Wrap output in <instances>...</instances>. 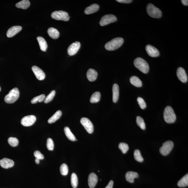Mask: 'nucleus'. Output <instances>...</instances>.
I'll use <instances>...</instances> for the list:
<instances>
[{
	"label": "nucleus",
	"mask_w": 188,
	"mask_h": 188,
	"mask_svg": "<svg viewBox=\"0 0 188 188\" xmlns=\"http://www.w3.org/2000/svg\"><path fill=\"white\" fill-rule=\"evenodd\" d=\"M124 42V40L122 38H115L107 42L105 47L107 50L113 51L121 47Z\"/></svg>",
	"instance_id": "1"
},
{
	"label": "nucleus",
	"mask_w": 188,
	"mask_h": 188,
	"mask_svg": "<svg viewBox=\"0 0 188 188\" xmlns=\"http://www.w3.org/2000/svg\"><path fill=\"white\" fill-rule=\"evenodd\" d=\"M164 119L166 122L168 124H172L175 122L176 117L173 108L167 106L164 111Z\"/></svg>",
	"instance_id": "2"
},
{
	"label": "nucleus",
	"mask_w": 188,
	"mask_h": 188,
	"mask_svg": "<svg viewBox=\"0 0 188 188\" xmlns=\"http://www.w3.org/2000/svg\"><path fill=\"white\" fill-rule=\"evenodd\" d=\"M134 64L136 68L143 73H148L149 71V66L148 63L141 58L138 57L135 59Z\"/></svg>",
	"instance_id": "3"
},
{
	"label": "nucleus",
	"mask_w": 188,
	"mask_h": 188,
	"mask_svg": "<svg viewBox=\"0 0 188 188\" xmlns=\"http://www.w3.org/2000/svg\"><path fill=\"white\" fill-rule=\"evenodd\" d=\"M19 91L18 89L15 88L12 89L5 97V102L8 104H12L18 99L19 97Z\"/></svg>",
	"instance_id": "4"
},
{
	"label": "nucleus",
	"mask_w": 188,
	"mask_h": 188,
	"mask_svg": "<svg viewBox=\"0 0 188 188\" xmlns=\"http://www.w3.org/2000/svg\"><path fill=\"white\" fill-rule=\"evenodd\" d=\"M148 14L152 18H160L162 16V13L160 9L152 4H149L147 6Z\"/></svg>",
	"instance_id": "5"
},
{
	"label": "nucleus",
	"mask_w": 188,
	"mask_h": 188,
	"mask_svg": "<svg viewBox=\"0 0 188 188\" xmlns=\"http://www.w3.org/2000/svg\"><path fill=\"white\" fill-rule=\"evenodd\" d=\"M51 16L53 19L56 20L67 21L69 19L68 14L66 12L62 11H54L52 12Z\"/></svg>",
	"instance_id": "6"
},
{
	"label": "nucleus",
	"mask_w": 188,
	"mask_h": 188,
	"mask_svg": "<svg viewBox=\"0 0 188 188\" xmlns=\"http://www.w3.org/2000/svg\"><path fill=\"white\" fill-rule=\"evenodd\" d=\"M174 144L173 142L169 141L163 143L162 146L160 148V152L163 156L168 155L173 148Z\"/></svg>",
	"instance_id": "7"
},
{
	"label": "nucleus",
	"mask_w": 188,
	"mask_h": 188,
	"mask_svg": "<svg viewBox=\"0 0 188 188\" xmlns=\"http://www.w3.org/2000/svg\"><path fill=\"white\" fill-rule=\"evenodd\" d=\"M117 20V18L115 15L112 14L106 15L102 18L100 22V24L101 26H104L114 23Z\"/></svg>",
	"instance_id": "8"
},
{
	"label": "nucleus",
	"mask_w": 188,
	"mask_h": 188,
	"mask_svg": "<svg viewBox=\"0 0 188 188\" xmlns=\"http://www.w3.org/2000/svg\"><path fill=\"white\" fill-rule=\"evenodd\" d=\"M81 123L89 133L92 134L93 133L94 130L93 124L89 119L86 117L82 118Z\"/></svg>",
	"instance_id": "9"
},
{
	"label": "nucleus",
	"mask_w": 188,
	"mask_h": 188,
	"mask_svg": "<svg viewBox=\"0 0 188 188\" xmlns=\"http://www.w3.org/2000/svg\"><path fill=\"white\" fill-rule=\"evenodd\" d=\"M36 117L33 115L25 116L21 120L22 125L25 126H30L33 125L36 121Z\"/></svg>",
	"instance_id": "10"
},
{
	"label": "nucleus",
	"mask_w": 188,
	"mask_h": 188,
	"mask_svg": "<svg viewBox=\"0 0 188 188\" xmlns=\"http://www.w3.org/2000/svg\"><path fill=\"white\" fill-rule=\"evenodd\" d=\"M80 46L81 44L78 42H76L71 44L68 48V54L71 56L74 55L78 52Z\"/></svg>",
	"instance_id": "11"
},
{
	"label": "nucleus",
	"mask_w": 188,
	"mask_h": 188,
	"mask_svg": "<svg viewBox=\"0 0 188 188\" xmlns=\"http://www.w3.org/2000/svg\"><path fill=\"white\" fill-rule=\"evenodd\" d=\"M145 49L148 55L151 57H156L160 56V52L158 49L153 46L147 45Z\"/></svg>",
	"instance_id": "12"
},
{
	"label": "nucleus",
	"mask_w": 188,
	"mask_h": 188,
	"mask_svg": "<svg viewBox=\"0 0 188 188\" xmlns=\"http://www.w3.org/2000/svg\"><path fill=\"white\" fill-rule=\"evenodd\" d=\"M178 78L183 83H186L188 81V77L185 70L182 67H179L177 71Z\"/></svg>",
	"instance_id": "13"
},
{
	"label": "nucleus",
	"mask_w": 188,
	"mask_h": 188,
	"mask_svg": "<svg viewBox=\"0 0 188 188\" xmlns=\"http://www.w3.org/2000/svg\"><path fill=\"white\" fill-rule=\"evenodd\" d=\"M32 70L38 80H43L45 78V73L40 68L36 66H34L32 67Z\"/></svg>",
	"instance_id": "14"
},
{
	"label": "nucleus",
	"mask_w": 188,
	"mask_h": 188,
	"mask_svg": "<svg viewBox=\"0 0 188 188\" xmlns=\"http://www.w3.org/2000/svg\"><path fill=\"white\" fill-rule=\"evenodd\" d=\"M14 164L13 161L9 158H4L0 160V165L5 169H8L13 167Z\"/></svg>",
	"instance_id": "15"
},
{
	"label": "nucleus",
	"mask_w": 188,
	"mask_h": 188,
	"mask_svg": "<svg viewBox=\"0 0 188 188\" xmlns=\"http://www.w3.org/2000/svg\"><path fill=\"white\" fill-rule=\"evenodd\" d=\"M98 178L97 175L95 173L90 174L88 177V184L90 188H94L96 186Z\"/></svg>",
	"instance_id": "16"
},
{
	"label": "nucleus",
	"mask_w": 188,
	"mask_h": 188,
	"mask_svg": "<svg viewBox=\"0 0 188 188\" xmlns=\"http://www.w3.org/2000/svg\"><path fill=\"white\" fill-rule=\"evenodd\" d=\"M22 29V27L20 26L12 27L8 30L7 32V36L8 38L13 37L21 31Z\"/></svg>",
	"instance_id": "17"
},
{
	"label": "nucleus",
	"mask_w": 188,
	"mask_h": 188,
	"mask_svg": "<svg viewBox=\"0 0 188 188\" xmlns=\"http://www.w3.org/2000/svg\"><path fill=\"white\" fill-rule=\"evenodd\" d=\"M86 76L89 81L93 82L96 80L98 76V73L95 69L90 68L87 71Z\"/></svg>",
	"instance_id": "18"
},
{
	"label": "nucleus",
	"mask_w": 188,
	"mask_h": 188,
	"mask_svg": "<svg viewBox=\"0 0 188 188\" xmlns=\"http://www.w3.org/2000/svg\"><path fill=\"white\" fill-rule=\"evenodd\" d=\"M112 91L113 102L116 103L119 99V86L117 84H114L113 85Z\"/></svg>",
	"instance_id": "19"
},
{
	"label": "nucleus",
	"mask_w": 188,
	"mask_h": 188,
	"mask_svg": "<svg viewBox=\"0 0 188 188\" xmlns=\"http://www.w3.org/2000/svg\"><path fill=\"white\" fill-rule=\"evenodd\" d=\"M139 177V175L137 172H128L126 175V180L128 182L133 183L134 182V179Z\"/></svg>",
	"instance_id": "20"
},
{
	"label": "nucleus",
	"mask_w": 188,
	"mask_h": 188,
	"mask_svg": "<svg viewBox=\"0 0 188 188\" xmlns=\"http://www.w3.org/2000/svg\"><path fill=\"white\" fill-rule=\"evenodd\" d=\"M99 8V6L97 4H93L87 7L85 9L84 12L85 14H90L97 12Z\"/></svg>",
	"instance_id": "21"
},
{
	"label": "nucleus",
	"mask_w": 188,
	"mask_h": 188,
	"mask_svg": "<svg viewBox=\"0 0 188 188\" xmlns=\"http://www.w3.org/2000/svg\"><path fill=\"white\" fill-rule=\"evenodd\" d=\"M47 33L51 38L54 39H57L59 37L60 35L58 31L53 27L48 29Z\"/></svg>",
	"instance_id": "22"
},
{
	"label": "nucleus",
	"mask_w": 188,
	"mask_h": 188,
	"mask_svg": "<svg viewBox=\"0 0 188 188\" xmlns=\"http://www.w3.org/2000/svg\"><path fill=\"white\" fill-rule=\"evenodd\" d=\"M37 40L41 50L43 51H46L47 49V45L45 39L41 37H37Z\"/></svg>",
	"instance_id": "23"
},
{
	"label": "nucleus",
	"mask_w": 188,
	"mask_h": 188,
	"mask_svg": "<svg viewBox=\"0 0 188 188\" xmlns=\"http://www.w3.org/2000/svg\"><path fill=\"white\" fill-rule=\"evenodd\" d=\"M30 2L28 0H23L17 3L15 5L16 7L23 9H27L30 6Z\"/></svg>",
	"instance_id": "24"
},
{
	"label": "nucleus",
	"mask_w": 188,
	"mask_h": 188,
	"mask_svg": "<svg viewBox=\"0 0 188 188\" xmlns=\"http://www.w3.org/2000/svg\"><path fill=\"white\" fill-rule=\"evenodd\" d=\"M131 84L137 87H141L142 86V82L137 76H131L130 80Z\"/></svg>",
	"instance_id": "25"
},
{
	"label": "nucleus",
	"mask_w": 188,
	"mask_h": 188,
	"mask_svg": "<svg viewBox=\"0 0 188 188\" xmlns=\"http://www.w3.org/2000/svg\"><path fill=\"white\" fill-rule=\"evenodd\" d=\"M62 112L61 110H59L57 111L52 117H51L48 119V122L49 124H51L56 122V121L58 120L61 117V115H62Z\"/></svg>",
	"instance_id": "26"
},
{
	"label": "nucleus",
	"mask_w": 188,
	"mask_h": 188,
	"mask_svg": "<svg viewBox=\"0 0 188 188\" xmlns=\"http://www.w3.org/2000/svg\"><path fill=\"white\" fill-rule=\"evenodd\" d=\"M177 185L179 187H184L188 185V174L182 178L178 182Z\"/></svg>",
	"instance_id": "27"
},
{
	"label": "nucleus",
	"mask_w": 188,
	"mask_h": 188,
	"mask_svg": "<svg viewBox=\"0 0 188 188\" xmlns=\"http://www.w3.org/2000/svg\"><path fill=\"white\" fill-rule=\"evenodd\" d=\"M64 132L67 137L70 141H75L76 140V138L72 133L71 132V130L69 129V127H65L64 128Z\"/></svg>",
	"instance_id": "28"
},
{
	"label": "nucleus",
	"mask_w": 188,
	"mask_h": 188,
	"mask_svg": "<svg viewBox=\"0 0 188 188\" xmlns=\"http://www.w3.org/2000/svg\"><path fill=\"white\" fill-rule=\"evenodd\" d=\"M101 94L99 92H96L93 94L90 99V102L92 103H96L100 100Z\"/></svg>",
	"instance_id": "29"
},
{
	"label": "nucleus",
	"mask_w": 188,
	"mask_h": 188,
	"mask_svg": "<svg viewBox=\"0 0 188 188\" xmlns=\"http://www.w3.org/2000/svg\"><path fill=\"white\" fill-rule=\"evenodd\" d=\"M136 123L138 126L141 129L145 130L146 129V125L143 119L140 116H138L136 118Z\"/></svg>",
	"instance_id": "30"
},
{
	"label": "nucleus",
	"mask_w": 188,
	"mask_h": 188,
	"mask_svg": "<svg viewBox=\"0 0 188 188\" xmlns=\"http://www.w3.org/2000/svg\"><path fill=\"white\" fill-rule=\"evenodd\" d=\"M134 156L135 159L138 162H142L143 161V158L141 154V152L139 150H134Z\"/></svg>",
	"instance_id": "31"
},
{
	"label": "nucleus",
	"mask_w": 188,
	"mask_h": 188,
	"mask_svg": "<svg viewBox=\"0 0 188 188\" xmlns=\"http://www.w3.org/2000/svg\"><path fill=\"white\" fill-rule=\"evenodd\" d=\"M71 182L72 186L74 188L77 187L78 184V180L76 174L73 173L71 175Z\"/></svg>",
	"instance_id": "32"
},
{
	"label": "nucleus",
	"mask_w": 188,
	"mask_h": 188,
	"mask_svg": "<svg viewBox=\"0 0 188 188\" xmlns=\"http://www.w3.org/2000/svg\"><path fill=\"white\" fill-rule=\"evenodd\" d=\"M45 95L44 94H42L39 96H38L32 99L31 100V103L32 104L37 103L38 102H41L43 101L45 98Z\"/></svg>",
	"instance_id": "33"
},
{
	"label": "nucleus",
	"mask_w": 188,
	"mask_h": 188,
	"mask_svg": "<svg viewBox=\"0 0 188 188\" xmlns=\"http://www.w3.org/2000/svg\"><path fill=\"white\" fill-rule=\"evenodd\" d=\"M56 94V91L55 90H52L50 92L47 96L45 97V99L44 100V102L45 103H48L50 102L54 98Z\"/></svg>",
	"instance_id": "34"
},
{
	"label": "nucleus",
	"mask_w": 188,
	"mask_h": 188,
	"mask_svg": "<svg viewBox=\"0 0 188 188\" xmlns=\"http://www.w3.org/2000/svg\"><path fill=\"white\" fill-rule=\"evenodd\" d=\"M119 148L124 154L127 153L129 149V147L127 143H119Z\"/></svg>",
	"instance_id": "35"
},
{
	"label": "nucleus",
	"mask_w": 188,
	"mask_h": 188,
	"mask_svg": "<svg viewBox=\"0 0 188 188\" xmlns=\"http://www.w3.org/2000/svg\"><path fill=\"white\" fill-rule=\"evenodd\" d=\"M60 172L61 175L63 176H66L67 175L68 172V168L66 164H62L60 167Z\"/></svg>",
	"instance_id": "36"
},
{
	"label": "nucleus",
	"mask_w": 188,
	"mask_h": 188,
	"mask_svg": "<svg viewBox=\"0 0 188 188\" xmlns=\"http://www.w3.org/2000/svg\"><path fill=\"white\" fill-rule=\"evenodd\" d=\"M8 141L9 144L12 147L16 146L19 143L18 140L14 137H10L8 139Z\"/></svg>",
	"instance_id": "37"
},
{
	"label": "nucleus",
	"mask_w": 188,
	"mask_h": 188,
	"mask_svg": "<svg viewBox=\"0 0 188 188\" xmlns=\"http://www.w3.org/2000/svg\"><path fill=\"white\" fill-rule=\"evenodd\" d=\"M47 148L48 150H52L54 148V141L51 138H48L47 143Z\"/></svg>",
	"instance_id": "38"
},
{
	"label": "nucleus",
	"mask_w": 188,
	"mask_h": 188,
	"mask_svg": "<svg viewBox=\"0 0 188 188\" xmlns=\"http://www.w3.org/2000/svg\"><path fill=\"white\" fill-rule=\"evenodd\" d=\"M138 104L142 109H144L146 107V104L143 99L141 97H138L137 99Z\"/></svg>",
	"instance_id": "39"
},
{
	"label": "nucleus",
	"mask_w": 188,
	"mask_h": 188,
	"mask_svg": "<svg viewBox=\"0 0 188 188\" xmlns=\"http://www.w3.org/2000/svg\"><path fill=\"white\" fill-rule=\"evenodd\" d=\"M34 156L36 158L38 159L39 160H43L44 158V156L38 150H36L34 152Z\"/></svg>",
	"instance_id": "40"
},
{
	"label": "nucleus",
	"mask_w": 188,
	"mask_h": 188,
	"mask_svg": "<svg viewBox=\"0 0 188 188\" xmlns=\"http://www.w3.org/2000/svg\"><path fill=\"white\" fill-rule=\"evenodd\" d=\"M117 1L120 3L128 4V3H130L132 2V0H117Z\"/></svg>",
	"instance_id": "41"
},
{
	"label": "nucleus",
	"mask_w": 188,
	"mask_h": 188,
	"mask_svg": "<svg viewBox=\"0 0 188 188\" xmlns=\"http://www.w3.org/2000/svg\"><path fill=\"white\" fill-rule=\"evenodd\" d=\"M114 182L113 180H110L108 185L105 188H113V186Z\"/></svg>",
	"instance_id": "42"
},
{
	"label": "nucleus",
	"mask_w": 188,
	"mask_h": 188,
	"mask_svg": "<svg viewBox=\"0 0 188 188\" xmlns=\"http://www.w3.org/2000/svg\"><path fill=\"white\" fill-rule=\"evenodd\" d=\"M182 4L185 6L188 5V0H182L181 1Z\"/></svg>",
	"instance_id": "43"
},
{
	"label": "nucleus",
	"mask_w": 188,
	"mask_h": 188,
	"mask_svg": "<svg viewBox=\"0 0 188 188\" xmlns=\"http://www.w3.org/2000/svg\"><path fill=\"white\" fill-rule=\"evenodd\" d=\"M35 161L36 163L37 164H38L39 163H40V160L36 158Z\"/></svg>",
	"instance_id": "44"
},
{
	"label": "nucleus",
	"mask_w": 188,
	"mask_h": 188,
	"mask_svg": "<svg viewBox=\"0 0 188 188\" xmlns=\"http://www.w3.org/2000/svg\"><path fill=\"white\" fill-rule=\"evenodd\" d=\"M1 91V87H0V91Z\"/></svg>",
	"instance_id": "45"
}]
</instances>
